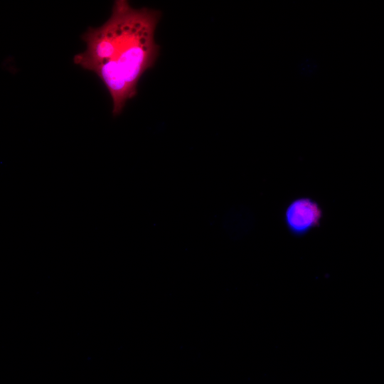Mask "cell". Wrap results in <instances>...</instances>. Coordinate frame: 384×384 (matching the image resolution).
I'll list each match as a JSON object with an SVG mask.
<instances>
[{"instance_id": "7a4b0ae2", "label": "cell", "mask_w": 384, "mask_h": 384, "mask_svg": "<svg viewBox=\"0 0 384 384\" xmlns=\"http://www.w3.org/2000/svg\"><path fill=\"white\" fill-rule=\"evenodd\" d=\"M324 218L320 203L309 196L292 199L284 208L283 221L287 230L294 237L302 238L319 228Z\"/></svg>"}, {"instance_id": "6da1fadb", "label": "cell", "mask_w": 384, "mask_h": 384, "mask_svg": "<svg viewBox=\"0 0 384 384\" xmlns=\"http://www.w3.org/2000/svg\"><path fill=\"white\" fill-rule=\"evenodd\" d=\"M161 17L158 10L135 9L128 1L117 0L102 26L89 27L82 36L86 48L74 56L73 62L103 82L114 117L137 95L141 77L155 64L160 47L154 35Z\"/></svg>"}]
</instances>
